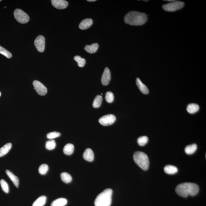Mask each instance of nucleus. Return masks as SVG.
<instances>
[{
	"label": "nucleus",
	"mask_w": 206,
	"mask_h": 206,
	"mask_svg": "<svg viewBox=\"0 0 206 206\" xmlns=\"http://www.w3.org/2000/svg\"><path fill=\"white\" fill-rule=\"evenodd\" d=\"M148 20L146 14L137 11L129 12L124 17L125 23L133 26L143 25Z\"/></svg>",
	"instance_id": "nucleus-1"
},
{
	"label": "nucleus",
	"mask_w": 206,
	"mask_h": 206,
	"mask_svg": "<svg viewBox=\"0 0 206 206\" xmlns=\"http://www.w3.org/2000/svg\"><path fill=\"white\" fill-rule=\"evenodd\" d=\"M199 188L197 184L193 183H183L178 185L176 188V193L179 196L187 197L189 195L196 196L199 193Z\"/></svg>",
	"instance_id": "nucleus-2"
},
{
	"label": "nucleus",
	"mask_w": 206,
	"mask_h": 206,
	"mask_svg": "<svg viewBox=\"0 0 206 206\" xmlns=\"http://www.w3.org/2000/svg\"><path fill=\"white\" fill-rule=\"evenodd\" d=\"M112 194L111 189H105L97 197L94 202L95 206H110L112 202Z\"/></svg>",
	"instance_id": "nucleus-3"
},
{
	"label": "nucleus",
	"mask_w": 206,
	"mask_h": 206,
	"mask_svg": "<svg viewBox=\"0 0 206 206\" xmlns=\"http://www.w3.org/2000/svg\"><path fill=\"white\" fill-rule=\"evenodd\" d=\"M133 158L135 162L142 170H148L149 167V160L148 155L142 152L137 151L134 153Z\"/></svg>",
	"instance_id": "nucleus-4"
},
{
	"label": "nucleus",
	"mask_w": 206,
	"mask_h": 206,
	"mask_svg": "<svg viewBox=\"0 0 206 206\" xmlns=\"http://www.w3.org/2000/svg\"><path fill=\"white\" fill-rule=\"evenodd\" d=\"M185 4L183 2L173 1L172 2L164 4L162 8L167 12H173L180 10L183 7Z\"/></svg>",
	"instance_id": "nucleus-5"
},
{
	"label": "nucleus",
	"mask_w": 206,
	"mask_h": 206,
	"mask_svg": "<svg viewBox=\"0 0 206 206\" xmlns=\"http://www.w3.org/2000/svg\"><path fill=\"white\" fill-rule=\"evenodd\" d=\"M14 16L17 21L21 24H26L29 21V16L27 14L20 9H17L14 11Z\"/></svg>",
	"instance_id": "nucleus-6"
},
{
	"label": "nucleus",
	"mask_w": 206,
	"mask_h": 206,
	"mask_svg": "<svg viewBox=\"0 0 206 206\" xmlns=\"http://www.w3.org/2000/svg\"><path fill=\"white\" fill-rule=\"evenodd\" d=\"M116 120L115 116L114 114H108L100 118L99 121L102 125L107 126L112 125L115 122Z\"/></svg>",
	"instance_id": "nucleus-7"
},
{
	"label": "nucleus",
	"mask_w": 206,
	"mask_h": 206,
	"mask_svg": "<svg viewBox=\"0 0 206 206\" xmlns=\"http://www.w3.org/2000/svg\"><path fill=\"white\" fill-rule=\"evenodd\" d=\"M34 88L37 93L39 95L44 96L47 94V88L42 83L38 81H34L33 82Z\"/></svg>",
	"instance_id": "nucleus-8"
},
{
	"label": "nucleus",
	"mask_w": 206,
	"mask_h": 206,
	"mask_svg": "<svg viewBox=\"0 0 206 206\" xmlns=\"http://www.w3.org/2000/svg\"><path fill=\"white\" fill-rule=\"evenodd\" d=\"M35 45L39 52H44L45 47V39L44 37L42 35L39 36L35 40Z\"/></svg>",
	"instance_id": "nucleus-9"
},
{
	"label": "nucleus",
	"mask_w": 206,
	"mask_h": 206,
	"mask_svg": "<svg viewBox=\"0 0 206 206\" xmlns=\"http://www.w3.org/2000/svg\"><path fill=\"white\" fill-rule=\"evenodd\" d=\"M111 80V73L108 68H105L104 71L102 75L101 82L104 86H106L109 84Z\"/></svg>",
	"instance_id": "nucleus-10"
},
{
	"label": "nucleus",
	"mask_w": 206,
	"mask_h": 206,
	"mask_svg": "<svg viewBox=\"0 0 206 206\" xmlns=\"http://www.w3.org/2000/svg\"><path fill=\"white\" fill-rule=\"evenodd\" d=\"M51 3L54 7L58 9H66L69 5L68 2L64 0H52Z\"/></svg>",
	"instance_id": "nucleus-11"
},
{
	"label": "nucleus",
	"mask_w": 206,
	"mask_h": 206,
	"mask_svg": "<svg viewBox=\"0 0 206 206\" xmlns=\"http://www.w3.org/2000/svg\"><path fill=\"white\" fill-rule=\"evenodd\" d=\"M93 24L92 19L90 18H87L83 20L79 24V27L82 30L88 29L92 26Z\"/></svg>",
	"instance_id": "nucleus-12"
},
{
	"label": "nucleus",
	"mask_w": 206,
	"mask_h": 206,
	"mask_svg": "<svg viewBox=\"0 0 206 206\" xmlns=\"http://www.w3.org/2000/svg\"><path fill=\"white\" fill-rule=\"evenodd\" d=\"M84 159L88 162H92L94 159L93 152L91 148H88L85 150L83 155Z\"/></svg>",
	"instance_id": "nucleus-13"
},
{
	"label": "nucleus",
	"mask_w": 206,
	"mask_h": 206,
	"mask_svg": "<svg viewBox=\"0 0 206 206\" xmlns=\"http://www.w3.org/2000/svg\"><path fill=\"white\" fill-rule=\"evenodd\" d=\"M136 83L139 89L142 93L145 94L148 93L149 90H148V88L144 84L142 83L140 79L139 78L136 79Z\"/></svg>",
	"instance_id": "nucleus-14"
},
{
	"label": "nucleus",
	"mask_w": 206,
	"mask_h": 206,
	"mask_svg": "<svg viewBox=\"0 0 206 206\" xmlns=\"http://www.w3.org/2000/svg\"><path fill=\"white\" fill-rule=\"evenodd\" d=\"M6 173L12 181V182H13L15 186L17 188H18V186L19 184V180L18 177L9 170H6Z\"/></svg>",
	"instance_id": "nucleus-15"
},
{
	"label": "nucleus",
	"mask_w": 206,
	"mask_h": 206,
	"mask_svg": "<svg viewBox=\"0 0 206 206\" xmlns=\"http://www.w3.org/2000/svg\"><path fill=\"white\" fill-rule=\"evenodd\" d=\"M98 48V44L97 43H94L91 45H86L84 47V49L89 53L93 54L97 51Z\"/></svg>",
	"instance_id": "nucleus-16"
},
{
	"label": "nucleus",
	"mask_w": 206,
	"mask_h": 206,
	"mask_svg": "<svg viewBox=\"0 0 206 206\" xmlns=\"http://www.w3.org/2000/svg\"><path fill=\"white\" fill-rule=\"evenodd\" d=\"M164 171L167 174H173L178 172V169L177 167L174 166L167 165L164 168Z\"/></svg>",
	"instance_id": "nucleus-17"
},
{
	"label": "nucleus",
	"mask_w": 206,
	"mask_h": 206,
	"mask_svg": "<svg viewBox=\"0 0 206 206\" xmlns=\"http://www.w3.org/2000/svg\"><path fill=\"white\" fill-rule=\"evenodd\" d=\"M199 109V105L196 103H190L187 107V111L191 114H194L197 112Z\"/></svg>",
	"instance_id": "nucleus-18"
},
{
	"label": "nucleus",
	"mask_w": 206,
	"mask_h": 206,
	"mask_svg": "<svg viewBox=\"0 0 206 206\" xmlns=\"http://www.w3.org/2000/svg\"><path fill=\"white\" fill-rule=\"evenodd\" d=\"M67 203V200L65 198H59L52 203L51 206H64Z\"/></svg>",
	"instance_id": "nucleus-19"
},
{
	"label": "nucleus",
	"mask_w": 206,
	"mask_h": 206,
	"mask_svg": "<svg viewBox=\"0 0 206 206\" xmlns=\"http://www.w3.org/2000/svg\"><path fill=\"white\" fill-rule=\"evenodd\" d=\"M12 146L11 143H8L0 148V157H2L7 154L11 148Z\"/></svg>",
	"instance_id": "nucleus-20"
},
{
	"label": "nucleus",
	"mask_w": 206,
	"mask_h": 206,
	"mask_svg": "<svg viewBox=\"0 0 206 206\" xmlns=\"http://www.w3.org/2000/svg\"><path fill=\"white\" fill-rule=\"evenodd\" d=\"M74 151V146L72 144H66L63 149L64 154L68 155H72Z\"/></svg>",
	"instance_id": "nucleus-21"
},
{
	"label": "nucleus",
	"mask_w": 206,
	"mask_h": 206,
	"mask_svg": "<svg viewBox=\"0 0 206 206\" xmlns=\"http://www.w3.org/2000/svg\"><path fill=\"white\" fill-rule=\"evenodd\" d=\"M46 200L47 197L46 196H43L40 197L33 203L32 206H43L45 204Z\"/></svg>",
	"instance_id": "nucleus-22"
},
{
	"label": "nucleus",
	"mask_w": 206,
	"mask_h": 206,
	"mask_svg": "<svg viewBox=\"0 0 206 206\" xmlns=\"http://www.w3.org/2000/svg\"><path fill=\"white\" fill-rule=\"evenodd\" d=\"M197 148V145L195 144L187 145L185 148V152L188 155L193 154L196 151Z\"/></svg>",
	"instance_id": "nucleus-23"
},
{
	"label": "nucleus",
	"mask_w": 206,
	"mask_h": 206,
	"mask_svg": "<svg viewBox=\"0 0 206 206\" xmlns=\"http://www.w3.org/2000/svg\"><path fill=\"white\" fill-rule=\"evenodd\" d=\"M61 178L62 181L66 183H69L70 182L72 181V177L70 174L67 173L63 172L62 173L61 175Z\"/></svg>",
	"instance_id": "nucleus-24"
},
{
	"label": "nucleus",
	"mask_w": 206,
	"mask_h": 206,
	"mask_svg": "<svg viewBox=\"0 0 206 206\" xmlns=\"http://www.w3.org/2000/svg\"><path fill=\"white\" fill-rule=\"evenodd\" d=\"M102 101H103V97L102 96L97 95L94 99L93 103V107L94 108H99L101 105Z\"/></svg>",
	"instance_id": "nucleus-25"
},
{
	"label": "nucleus",
	"mask_w": 206,
	"mask_h": 206,
	"mask_svg": "<svg viewBox=\"0 0 206 206\" xmlns=\"http://www.w3.org/2000/svg\"><path fill=\"white\" fill-rule=\"evenodd\" d=\"M74 60L77 62L79 67H83L86 64V60L80 56H76L74 57Z\"/></svg>",
	"instance_id": "nucleus-26"
},
{
	"label": "nucleus",
	"mask_w": 206,
	"mask_h": 206,
	"mask_svg": "<svg viewBox=\"0 0 206 206\" xmlns=\"http://www.w3.org/2000/svg\"><path fill=\"white\" fill-rule=\"evenodd\" d=\"M56 142L53 139H51L50 140L47 141L46 144V149L48 150H52L54 149L56 147Z\"/></svg>",
	"instance_id": "nucleus-27"
},
{
	"label": "nucleus",
	"mask_w": 206,
	"mask_h": 206,
	"mask_svg": "<svg viewBox=\"0 0 206 206\" xmlns=\"http://www.w3.org/2000/svg\"><path fill=\"white\" fill-rule=\"evenodd\" d=\"M148 140V139L146 136H141L137 139L138 144L141 146H143L146 144Z\"/></svg>",
	"instance_id": "nucleus-28"
},
{
	"label": "nucleus",
	"mask_w": 206,
	"mask_h": 206,
	"mask_svg": "<svg viewBox=\"0 0 206 206\" xmlns=\"http://www.w3.org/2000/svg\"><path fill=\"white\" fill-rule=\"evenodd\" d=\"M49 170V167L47 164H43L41 165L39 168V172L42 175L45 174Z\"/></svg>",
	"instance_id": "nucleus-29"
},
{
	"label": "nucleus",
	"mask_w": 206,
	"mask_h": 206,
	"mask_svg": "<svg viewBox=\"0 0 206 206\" xmlns=\"http://www.w3.org/2000/svg\"><path fill=\"white\" fill-rule=\"evenodd\" d=\"M0 54L8 58H11L12 57V54L1 46H0Z\"/></svg>",
	"instance_id": "nucleus-30"
},
{
	"label": "nucleus",
	"mask_w": 206,
	"mask_h": 206,
	"mask_svg": "<svg viewBox=\"0 0 206 206\" xmlns=\"http://www.w3.org/2000/svg\"><path fill=\"white\" fill-rule=\"evenodd\" d=\"M0 184H1L2 188L3 191L6 193H8L9 192V187L7 182L4 179H1L0 181Z\"/></svg>",
	"instance_id": "nucleus-31"
},
{
	"label": "nucleus",
	"mask_w": 206,
	"mask_h": 206,
	"mask_svg": "<svg viewBox=\"0 0 206 206\" xmlns=\"http://www.w3.org/2000/svg\"><path fill=\"white\" fill-rule=\"evenodd\" d=\"M114 95L112 92L110 91H108L107 92L105 95V99L108 103H111L114 101Z\"/></svg>",
	"instance_id": "nucleus-32"
},
{
	"label": "nucleus",
	"mask_w": 206,
	"mask_h": 206,
	"mask_svg": "<svg viewBox=\"0 0 206 206\" xmlns=\"http://www.w3.org/2000/svg\"><path fill=\"white\" fill-rule=\"evenodd\" d=\"M61 135L60 133L57 132H53L48 133L47 135V137L48 139H52L55 138L59 137Z\"/></svg>",
	"instance_id": "nucleus-33"
},
{
	"label": "nucleus",
	"mask_w": 206,
	"mask_h": 206,
	"mask_svg": "<svg viewBox=\"0 0 206 206\" xmlns=\"http://www.w3.org/2000/svg\"><path fill=\"white\" fill-rule=\"evenodd\" d=\"M88 2H95L96 0H88L87 1Z\"/></svg>",
	"instance_id": "nucleus-34"
},
{
	"label": "nucleus",
	"mask_w": 206,
	"mask_h": 206,
	"mask_svg": "<svg viewBox=\"0 0 206 206\" xmlns=\"http://www.w3.org/2000/svg\"><path fill=\"white\" fill-rule=\"evenodd\" d=\"M1 92H0V96H1Z\"/></svg>",
	"instance_id": "nucleus-35"
},
{
	"label": "nucleus",
	"mask_w": 206,
	"mask_h": 206,
	"mask_svg": "<svg viewBox=\"0 0 206 206\" xmlns=\"http://www.w3.org/2000/svg\"><path fill=\"white\" fill-rule=\"evenodd\" d=\"M2 1L1 0H0V1Z\"/></svg>",
	"instance_id": "nucleus-36"
}]
</instances>
